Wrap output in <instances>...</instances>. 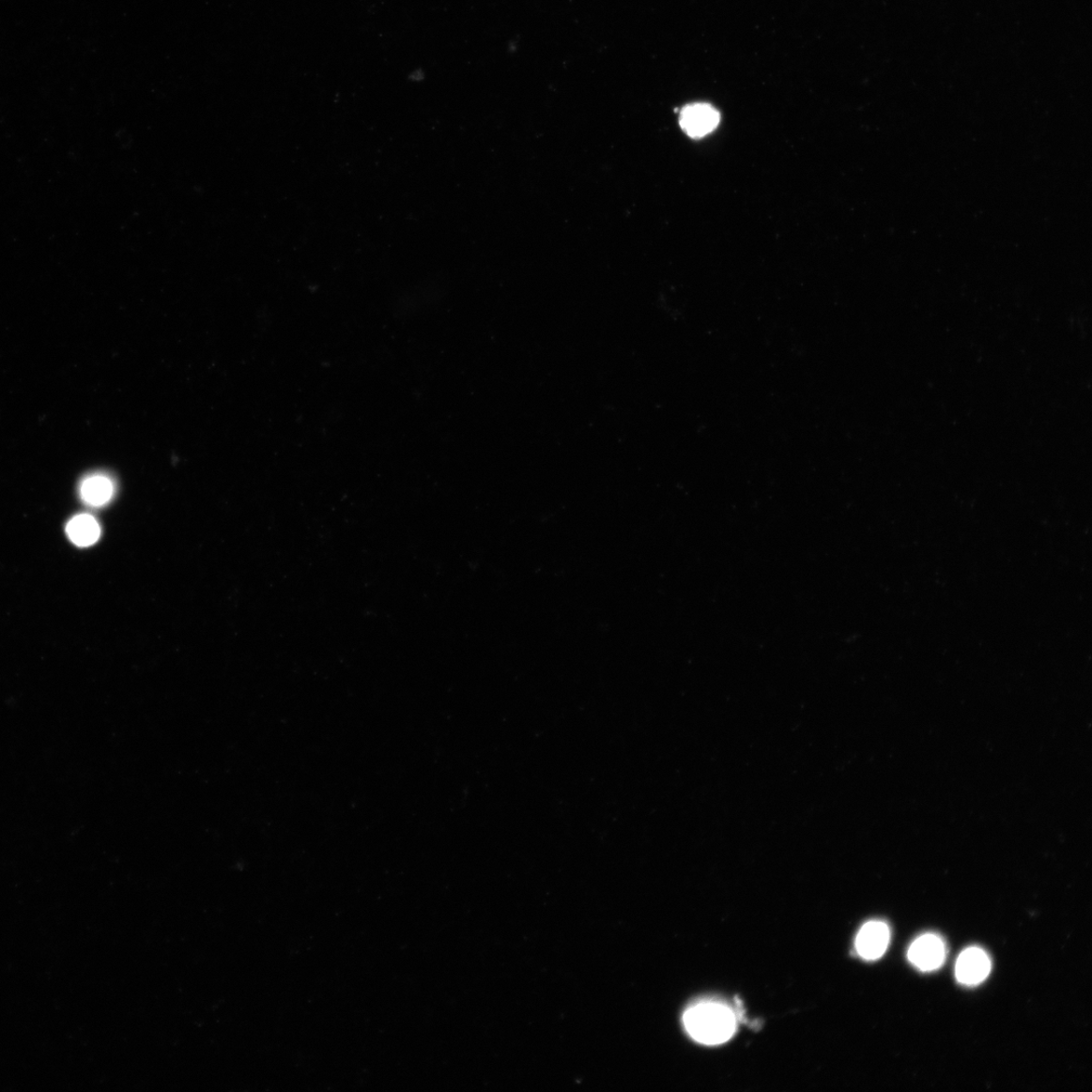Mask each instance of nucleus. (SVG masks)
I'll return each mask as SVG.
<instances>
[{
  "mask_svg": "<svg viewBox=\"0 0 1092 1092\" xmlns=\"http://www.w3.org/2000/svg\"><path fill=\"white\" fill-rule=\"evenodd\" d=\"M70 541L77 546L87 547L95 545L100 536V528L98 521L88 515L73 517L66 526Z\"/></svg>",
  "mask_w": 1092,
  "mask_h": 1092,
  "instance_id": "7",
  "label": "nucleus"
},
{
  "mask_svg": "<svg viewBox=\"0 0 1092 1092\" xmlns=\"http://www.w3.org/2000/svg\"><path fill=\"white\" fill-rule=\"evenodd\" d=\"M115 494L114 482L105 475L96 473L85 478L81 484L83 501L90 507L107 505Z\"/></svg>",
  "mask_w": 1092,
  "mask_h": 1092,
  "instance_id": "6",
  "label": "nucleus"
},
{
  "mask_svg": "<svg viewBox=\"0 0 1092 1092\" xmlns=\"http://www.w3.org/2000/svg\"><path fill=\"white\" fill-rule=\"evenodd\" d=\"M719 121V113L707 103L687 105L680 114V126L692 138H701L712 133Z\"/></svg>",
  "mask_w": 1092,
  "mask_h": 1092,
  "instance_id": "4",
  "label": "nucleus"
},
{
  "mask_svg": "<svg viewBox=\"0 0 1092 1092\" xmlns=\"http://www.w3.org/2000/svg\"><path fill=\"white\" fill-rule=\"evenodd\" d=\"M910 962L918 970L931 972L942 967L946 957V946L937 933L918 937L907 953Z\"/></svg>",
  "mask_w": 1092,
  "mask_h": 1092,
  "instance_id": "2",
  "label": "nucleus"
},
{
  "mask_svg": "<svg viewBox=\"0 0 1092 1092\" xmlns=\"http://www.w3.org/2000/svg\"><path fill=\"white\" fill-rule=\"evenodd\" d=\"M992 971L991 958L977 946H971L959 956L955 973L957 980L966 986H976L989 977Z\"/></svg>",
  "mask_w": 1092,
  "mask_h": 1092,
  "instance_id": "3",
  "label": "nucleus"
},
{
  "mask_svg": "<svg viewBox=\"0 0 1092 1092\" xmlns=\"http://www.w3.org/2000/svg\"><path fill=\"white\" fill-rule=\"evenodd\" d=\"M684 1025L696 1042L704 1045L726 1043L736 1031V1018L727 1006L705 1002L690 1007L683 1017Z\"/></svg>",
  "mask_w": 1092,
  "mask_h": 1092,
  "instance_id": "1",
  "label": "nucleus"
},
{
  "mask_svg": "<svg viewBox=\"0 0 1092 1092\" xmlns=\"http://www.w3.org/2000/svg\"><path fill=\"white\" fill-rule=\"evenodd\" d=\"M889 942V927L880 920H872L860 930L856 939V950L863 959L874 961L885 954Z\"/></svg>",
  "mask_w": 1092,
  "mask_h": 1092,
  "instance_id": "5",
  "label": "nucleus"
}]
</instances>
